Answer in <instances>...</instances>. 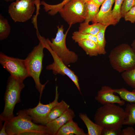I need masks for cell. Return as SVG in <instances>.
I'll return each instance as SVG.
<instances>
[{"label": "cell", "mask_w": 135, "mask_h": 135, "mask_svg": "<svg viewBox=\"0 0 135 135\" xmlns=\"http://www.w3.org/2000/svg\"><path fill=\"white\" fill-rule=\"evenodd\" d=\"M72 38L75 42H78L85 40H89L94 42L97 44L96 36L82 33L78 31L74 32L73 33Z\"/></svg>", "instance_id": "cell-27"}, {"label": "cell", "mask_w": 135, "mask_h": 135, "mask_svg": "<svg viewBox=\"0 0 135 135\" xmlns=\"http://www.w3.org/2000/svg\"><path fill=\"white\" fill-rule=\"evenodd\" d=\"M115 0H105L98 14L92 21L93 24L100 23L108 26L116 24L118 22L112 14V7Z\"/></svg>", "instance_id": "cell-12"}, {"label": "cell", "mask_w": 135, "mask_h": 135, "mask_svg": "<svg viewBox=\"0 0 135 135\" xmlns=\"http://www.w3.org/2000/svg\"><path fill=\"white\" fill-rule=\"evenodd\" d=\"M88 135L80 127L77 123L72 120L64 125L58 130L56 135Z\"/></svg>", "instance_id": "cell-15"}, {"label": "cell", "mask_w": 135, "mask_h": 135, "mask_svg": "<svg viewBox=\"0 0 135 135\" xmlns=\"http://www.w3.org/2000/svg\"><path fill=\"white\" fill-rule=\"evenodd\" d=\"M86 16L84 22L88 23L92 21L100 10V6L92 0H90L85 4Z\"/></svg>", "instance_id": "cell-19"}, {"label": "cell", "mask_w": 135, "mask_h": 135, "mask_svg": "<svg viewBox=\"0 0 135 135\" xmlns=\"http://www.w3.org/2000/svg\"><path fill=\"white\" fill-rule=\"evenodd\" d=\"M71 0H63L61 2L57 4L52 5L46 3L44 0L40 2V4L44 6V9L46 12L51 16H54L63 8Z\"/></svg>", "instance_id": "cell-22"}, {"label": "cell", "mask_w": 135, "mask_h": 135, "mask_svg": "<svg viewBox=\"0 0 135 135\" xmlns=\"http://www.w3.org/2000/svg\"><path fill=\"white\" fill-rule=\"evenodd\" d=\"M20 135H46L44 133L36 131H30L24 132Z\"/></svg>", "instance_id": "cell-33"}, {"label": "cell", "mask_w": 135, "mask_h": 135, "mask_svg": "<svg viewBox=\"0 0 135 135\" xmlns=\"http://www.w3.org/2000/svg\"><path fill=\"white\" fill-rule=\"evenodd\" d=\"M125 117L124 110L114 104L104 105L98 108L94 116L95 123L103 129L121 128Z\"/></svg>", "instance_id": "cell-1"}, {"label": "cell", "mask_w": 135, "mask_h": 135, "mask_svg": "<svg viewBox=\"0 0 135 135\" xmlns=\"http://www.w3.org/2000/svg\"><path fill=\"white\" fill-rule=\"evenodd\" d=\"M85 4L81 0H71L59 11L61 16L70 25L85 20Z\"/></svg>", "instance_id": "cell-9"}, {"label": "cell", "mask_w": 135, "mask_h": 135, "mask_svg": "<svg viewBox=\"0 0 135 135\" xmlns=\"http://www.w3.org/2000/svg\"><path fill=\"white\" fill-rule=\"evenodd\" d=\"M79 46L86 52V54L92 56H97L98 54L97 44L89 40H85L78 42Z\"/></svg>", "instance_id": "cell-18"}, {"label": "cell", "mask_w": 135, "mask_h": 135, "mask_svg": "<svg viewBox=\"0 0 135 135\" xmlns=\"http://www.w3.org/2000/svg\"><path fill=\"white\" fill-rule=\"evenodd\" d=\"M81 1L84 2V4H85L88 2L90 0H81Z\"/></svg>", "instance_id": "cell-37"}, {"label": "cell", "mask_w": 135, "mask_h": 135, "mask_svg": "<svg viewBox=\"0 0 135 135\" xmlns=\"http://www.w3.org/2000/svg\"><path fill=\"white\" fill-rule=\"evenodd\" d=\"M71 26L70 25L65 34L64 33L63 25L58 26L57 32L55 38H52L51 41L48 38L46 39L52 50L66 65L74 63L78 60L77 55L68 49L66 44V36Z\"/></svg>", "instance_id": "cell-6"}, {"label": "cell", "mask_w": 135, "mask_h": 135, "mask_svg": "<svg viewBox=\"0 0 135 135\" xmlns=\"http://www.w3.org/2000/svg\"><path fill=\"white\" fill-rule=\"evenodd\" d=\"M120 135H135V130L132 126L128 127L122 130Z\"/></svg>", "instance_id": "cell-32"}, {"label": "cell", "mask_w": 135, "mask_h": 135, "mask_svg": "<svg viewBox=\"0 0 135 135\" xmlns=\"http://www.w3.org/2000/svg\"><path fill=\"white\" fill-rule=\"evenodd\" d=\"M69 108V105L62 100L52 108L45 120L44 125L61 116Z\"/></svg>", "instance_id": "cell-16"}, {"label": "cell", "mask_w": 135, "mask_h": 135, "mask_svg": "<svg viewBox=\"0 0 135 135\" xmlns=\"http://www.w3.org/2000/svg\"><path fill=\"white\" fill-rule=\"evenodd\" d=\"M135 6V0H124L121 9L122 17Z\"/></svg>", "instance_id": "cell-29"}, {"label": "cell", "mask_w": 135, "mask_h": 135, "mask_svg": "<svg viewBox=\"0 0 135 135\" xmlns=\"http://www.w3.org/2000/svg\"><path fill=\"white\" fill-rule=\"evenodd\" d=\"M121 128L114 129H103L101 135H120Z\"/></svg>", "instance_id": "cell-31"}, {"label": "cell", "mask_w": 135, "mask_h": 135, "mask_svg": "<svg viewBox=\"0 0 135 135\" xmlns=\"http://www.w3.org/2000/svg\"><path fill=\"white\" fill-rule=\"evenodd\" d=\"M121 76L127 84L135 89V67L122 72Z\"/></svg>", "instance_id": "cell-26"}, {"label": "cell", "mask_w": 135, "mask_h": 135, "mask_svg": "<svg viewBox=\"0 0 135 135\" xmlns=\"http://www.w3.org/2000/svg\"><path fill=\"white\" fill-rule=\"evenodd\" d=\"M132 47L135 51V39L133 41L131 44Z\"/></svg>", "instance_id": "cell-36"}, {"label": "cell", "mask_w": 135, "mask_h": 135, "mask_svg": "<svg viewBox=\"0 0 135 135\" xmlns=\"http://www.w3.org/2000/svg\"><path fill=\"white\" fill-rule=\"evenodd\" d=\"M125 20L129 21L132 23L135 22V6L132 7L124 15Z\"/></svg>", "instance_id": "cell-30"}, {"label": "cell", "mask_w": 135, "mask_h": 135, "mask_svg": "<svg viewBox=\"0 0 135 135\" xmlns=\"http://www.w3.org/2000/svg\"><path fill=\"white\" fill-rule=\"evenodd\" d=\"M75 116L73 110L69 108L62 115L47 123L46 126L49 135H56L59 129L65 124Z\"/></svg>", "instance_id": "cell-14"}, {"label": "cell", "mask_w": 135, "mask_h": 135, "mask_svg": "<svg viewBox=\"0 0 135 135\" xmlns=\"http://www.w3.org/2000/svg\"><path fill=\"white\" fill-rule=\"evenodd\" d=\"M79 116L85 125L88 130V135H101L103 128L92 121L87 115L80 113Z\"/></svg>", "instance_id": "cell-17"}, {"label": "cell", "mask_w": 135, "mask_h": 135, "mask_svg": "<svg viewBox=\"0 0 135 135\" xmlns=\"http://www.w3.org/2000/svg\"><path fill=\"white\" fill-rule=\"evenodd\" d=\"M24 86L23 81L10 75L9 76L4 98V107L0 115V122L7 120L14 116L13 112L14 107L20 102L21 92Z\"/></svg>", "instance_id": "cell-3"}, {"label": "cell", "mask_w": 135, "mask_h": 135, "mask_svg": "<svg viewBox=\"0 0 135 135\" xmlns=\"http://www.w3.org/2000/svg\"><path fill=\"white\" fill-rule=\"evenodd\" d=\"M114 89L107 86H102L98 92L95 100L102 105L108 104H117L120 106L124 105V100L114 94Z\"/></svg>", "instance_id": "cell-13"}, {"label": "cell", "mask_w": 135, "mask_h": 135, "mask_svg": "<svg viewBox=\"0 0 135 135\" xmlns=\"http://www.w3.org/2000/svg\"><path fill=\"white\" fill-rule=\"evenodd\" d=\"M114 93L118 94L122 100L128 102L135 103V89L130 91L124 88L114 89Z\"/></svg>", "instance_id": "cell-23"}, {"label": "cell", "mask_w": 135, "mask_h": 135, "mask_svg": "<svg viewBox=\"0 0 135 135\" xmlns=\"http://www.w3.org/2000/svg\"><path fill=\"white\" fill-rule=\"evenodd\" d=\"M108 58L112 68L119 72L135 67V51L128 44H122L112 50Z\"/></svg>", "instance_id": "cell-4"}, {"label": "cell", "mask_w": 135, "mask_h": 135, "mask_svg": "<svg viewBox=\"0 0 135 135\" xmlns=\"http://www.w3.org/2000/svg\"><path fill=\"white\" fill-rule=\"evenodd\" d=\"M6 128L8 135H20L23 132L30 131L40 132L49 135L45 125H38L32 121L25 110H19L17 115L6 121Z\"/></svg>", "instance_id": "cell-2"}, {"label": "cell", "mask_w": 135, "mask_h": 135, "mask_svg": "<svg viewBox=\"0 0 135 135\" xmlns=\"http://www.w3.org/2000/svg\"><path fill=\"white\" fill-rule=\"evenodd\" d=\"M36 0H16L8 7V12L15 22H23L30 20L35 9Z\"/></svg>", "instance_id": "cell-8"}, {"label": "cell", "mask_w": 135, "mask_h": 135, "mask_svg": "<svg viewBox=\"0 0 135 135\" xmlns=\"http://www.w3.org/2000/svg\"><path fill=\"white\" fill-rule=\"evenodd\" d=\"M0 63L10 75L19 80L23 81L30 77L25 59L10 57L0 52Z\"/></svg>", "instance_id": "cell-10"}, {"label": "cell", "mask_w": 135, "mask_h": 135, "mask_svg": "<svg viewBox=\"0 0 135 135\" xmlns=\"http://www.w3.org/2000/svg\"><path fill=\"white\" fill-rule=\"evenodd\" d=\"M108 26L107 25H104L96 35L99 54H106L105 49L106 41L104 34L106 29Z\"/></svg>", "instance_id": "cell-25"}, {"label": "cell", "mask_w": 135, "mask_h": 135, "mask_svg": "<svg viewBox=\"0 0 135 135\" xmlns=\"http://www.w3.org/2000/svg\"><path fill=\"white\" fill-rule=\"evenodd\" d=\"M104 25L100 23L90 25L84 22L80 24L78 31L82 33L96 36Z\"/></svg>", "instance_id": "cell-20"}, {"label": "cell", "mask_w": 135, "mask_h": 135, "mask_svg": "<svg viewBox=\"0 0 135 135\" xmlns=\"http://www.w3.org/2000/svg\"><path fill=\"white\" fill-rule=\"evenodd\" d=\"M6 2H12L14 1V0H4Z\"/></svg>", "instance_id": "cell-38"}, {"label": "cell", "mask_w": 135, "mask_h": 135, "mask_svg": "<svg viewBox=\"0 0 135 135\" xmlns=\"http://www.w3.org/2000/svg\"><path fill=\"white\" fill-rule=\"evenodd\" d=\"M124 0H115L114 8L112 10V14L114 19L118 22L122 17L121 9Z\"/></svg>", "instance_id": "cell-28"}, {"label": "cell", "mask_w": 135, "mask_h": 135, "mask_svg": "<svg viewBox=\"0 0 135 135\" xmlns=\"http://www.w3.org/2000/svg\"><path fill=\"white\" fill-rule=\"evenodd\" d=\"M95 3L100 6L104 2L105 0H92Z\"/></svg>", "instance_id": "cell-35"}, {"label": "cell", "mask_w": 135, "mask_h": 135, "mask_svg": "<svg viewBox=\"0 0 135 135\" xmlns=\"http://www.w3.org/2000/svg\"><path fill=\"white\" fill-rule=\"evenodd\" d=\"M6 121L4 122V124L3 126L1 127L0 131V135H8L6 130Z\"/></svg>", "instance_id": "cell-34"}, {"label": "cell", "mask_w": 135, "mask_h": 135, "mask_svg": "<svg viewBox=\"0 0 135 135\" xmlns=\"http://www.w3.org/2000/svg\"><path fill=\"white\" fill-rule=\"evenodd\" d=\"M37 36L39 41L43 43L45 48L47 49L50 52L53 59V62L46 66V69L52 70L53 74L55 75L59 74L68 76L74 83L80 92L78 76L73 71L67 66L62 60L52 50L46 39L40 34Z\"/></svg>", "instance_id": "cell-7"}, {"label": "cell", "mask_w": 135, "mask_h": 135, "mask_svg": "<svg viewBox=\"0 0 135 135\" xmlns=\"http://www.w3.org/2000/svg\"><path fill=\"white\" fill-rule=\"evenodd\" d=\"M39 41L38 44L34 48L25 59L29 74L34 80L35 87L41 97L47 82L43 84L40 81L44 56L43 50L45 48L42 42Z\"/></svg>", "instance_id": "cell-5"}, {"label": "cell", "mask_w": 135, "mask_h": 135, "mask_svg": "<svg viewBox=\"0 0 135 135\" xmlns=\"http://www.w3.org/2000/svg\"><path fill=\"white\" fill-rule=\"evenodd\" d=\"M11 28L7 19L0 14V40L6 38L9 35Z\"/></svg>", "instance_id": "cell-24"}, {"label": "cell", "mask_w": 135, "mask_h": 135, "mask_svg": "<svg viewBox=\"0 0 135 135\" xmlns=\"http://www.w3.org/2000/svg\"><path fill=\"white\" fill-rule=\"evenodd\" d=\"M59 94L58 91V86L56 87L54 99L52 102L44 104L40 100L37 105L33 108L25 110L27 114L30 116L34 122L40 123L44 125L45 120L52 108L58 104Z\"/></svg>", "instance_id": "cell-11"}, {"label": "cell", "mask_w": 135, "mask_h": 135, "mask_svg": "<svg viewBox=\"0 0 135 135\" xmlns=\"http://www.w3.org/2000/svg\"><path fill=\"white\" fill-rule=\"evenodd\" d=\"M125 117L123 125L135 124V103H128L124 109Z\"/></svg>", "instance_id": "cell-21"}]
</instances>
